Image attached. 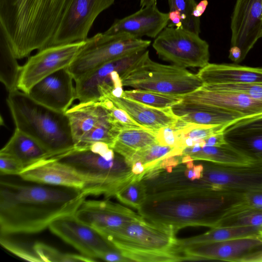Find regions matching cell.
<instances>
[{"label": "cell", "mask_w": 262, "mask_h": 262, "mask_svg": "<svg viewBox=\"0 0 262 262\" xmlns=\"http://www.w3.org/2000/svg\"><path fill=\"white\" fill-rule=\"evenodd\" d=\"M198 76L203 85L262 82V68L231 63H208Z\"/></svg>", "instance_id": "cell-23"}, {"label": "cell", "mask_w": 262, "mask_h": 262, "mask_svg": "<svg viewBox=\"0 0 262 262\" xmlns=\"http://www.w3.org/2000/svg\"><path fill=\"white\" fill-rule=\"evenodd\" d=\"M120 76L123 86L174 96L188 94L203 85L197 74L175 64L152 60L147 50Z\"/></svg>", "instance_id": "cell-6"}, {"label": "cell", "mask_w": 262, "mask_h": 262, "mask_svg": "<svg viewBox=\"0 0 262 262\" xmlns=\"http://www.w3.org/2000/svg\"><path fill=\"white\" fill-rule=\"evenodd\" d=\"M240 197L207 191L172 193L146 197L138 211L146 220L170 226L176 232L188 226L211 228L223 210Z\"/></svg>", "instance_id": "cell-2"}, {"label": "cell", "mask_w": 262, "mask_h": 262, "mask_svg": "<svg viewBox=\"0 0 262 262\" xmlns=\"http://www.w3.org/2000/svg\"><path fill=\"white\" fill-rule=\"evenodd\" d=\"M0 154L15 158L25 168L41 160L51 157L40 143L16 128L7 143L1 149Z\"/></svg>", "instance_id": "cell-26"}, {"label": "cell", "mask_w": 262, "mask_h": 262, "mask_svg": "<svg viewBox=\"0 0 262 262\" xmlns=\"http://www.w3.org/2000/svg\"><path fill=\"white\" fill-rule=\"evenodd\" d=\"M223 133L225 136L261 134L262 114L237 119L227 125Z\"/></svg>", "instance_id": "cell-36"}, {"label": "cell", "mask_w": 262, "mask_h": 262, "mask_svg": "<svg viewBox=\"0 0 262 262\" xmlns=\"http://www.w3.org/2000/svg\"><path fill=\"white\" fill-rule=\"evenodd\" d=\"M229 58L235 63H239L243 60L242 51L236 46H231L229 49Z\"/></svg>", "instance_id": "cell-47"}, {"label": "cell", "mask_w": 262, "mask_h": 262, "mask_svg": "<svg viewBox=\"0 0 262 262\" xmlns=\"http://www.w3.org/2000/svg\"><path fill=\"white\" fill-rule=\"evenodd\" d=\"M208 5L207 0H202L198 4H196L193 12L192 16L196 18H200L206 10Z\"/></svg>", "instance_id": "cell-49"}, {"label": "cell", "mask_w": 262, "mask_h": 262, "mask_svg": "<svg viewBox=\"0 0 262 262\" xmlns=\"http://www.w3.org/2000/svg\"><path fill=\"white\" fill-rule=\"evenodd\" d=\"M168 13L160 11L157 5L141 8L136 12L116 19L103 33L105 35H126L135 38H155L167 26Z\"/></svg>", "instance_id": "cell-19"}, {"label": "cell", "mask_w": 262, "mask_h": 262, "mask_svg": "<svg viewBox=\"0 0 262 262\" xmlns=\"http://www.w3.org/2000/svg\"><path fill=\"white\" fill-rule=\"evenodd\" d=\"M52 158L71 167L84 179L86 196H115L126 185L141 180L132 172L123 157L103 142L76 147Z\"/></svg>", "instance_id": "cell-3"}, {"label": "cell", "mask_w": 262, "mask_h": 262, "mask_svg": "<svg viewBox=\"0 0 262 262\" xmlns=\"http://www.w3.org/2000/svg\"><path fill=\"white\" fill-rule=\"evenodd\" d=\"M171 108L180 120L189 123L226 126L241 118L236 115L223 113L202 104L183 101Z\"/></svg>", "instance_id": "cell-25"}, {"label": "cell", "mask_w": 262, "mask_h": 262, "mask_svg": "<svg viewBox=\"0 0 262 262\" xmlns=\"http://www.w3.org/2000/svg\"><path fill=\"white\" fill-rule=\"evenodd\" d=\"M259 237L262 238V228L259 231Z\"/></svg>", "instance_id": "cell-51"}, {"label": "cell", "mask_w": 262, "mask_h": 262, "mask_svg": "<svg viewBox=\"0 0 262 262\" xmlns=\"http://www.w3.org/2000/svg\"><path fill=\"white\" fill-rule=\"evenodd\" d=\"M182 155H188L193 161H208L227 166H248L262 163L246 156L228 143L219 146H202L198 141L193 146L186 147Z\"/></svg>", "instance_id": "cell-24"}, {"label": "cell", "mask_w": 262, "mask_h": 262, "mask_svg": "<svg viewBox=\"0 0 262 262\" xmlns=\"http://www.w3.org/2000/svg\"><path fill=\"white\" fill-rule=\"evenodd\" d=\"M233 147L255 161L262 163V134L225 136Z\"/></svg>", "instance_id": "cell-33"}, {"label": "cell", "mask_w": 262, "mask_h": 262, "mask_svg": "<svg viewBox=\"0 0 262 262\" xmlns=\"http://www.w3.org/2000/svg\"><path fill=\"white\" fill-rule=\"evenodd\" d=\"M262 0H236L231 16V46L242 51L243 59L260 38Z\"/></svg>", "instance_id": "cell-14"}, {"label": "cell", "mask_w": 262, "mask_h": 262, "mask_svg": "<svg viewBox=\"0 0 262 262\" xmlns=\"http://www.w3.org/2000/svg\"><path fill=\"white\" fill-rule=\"evenodd\" d=\"M101 98L108 99L116 106L124 110L136 122L149 129L174 125L179 119L171 107H154L124 96H115L110 90L103 92L99 100Z\"/></svg>", "instance_id": "cell-22"}, {"label": "cell", "mask_w": 262, "mask_h": 262, "mask_svg": "<svg viewBox=\"0 0 262 262\" xmlns=\"http://www.w3.org/2000/svg\"><path fill=\"white\" fill-rule=\"evenodd\" d=\"M100 259L110 262L130 261L124 256L117 248L110 250L104 252L100 257Z\"/></svg>", "instance_id": "cell-44"}, {"label": "cell", "mask_w": 262, "mask_h": 262, "mask_svg": "<svg viewBox=\"0 0 262 262\" xmlns=\"http://www.w3.org/2000/svg\"><path fill=\"white\" fill-rule=\"evenodd\" d=\"M86 197L76 188L1 180V235L40 232L57 219L75 214Z\"/></svg>", "instance_id": "cell-1"}, {"label": "cell", "mask_w": 262, "mask_h": 262, "mask_svg": "<svg viewBox=\"0 0 262 262\" xmlns=\"http://www.w3.org/2000/svg\"><path fill=\"white\" fill-rule=\"evenodd\" d=\"M156 130L142 128H123L116 136L112 148L128 163L136 152L157 143Z\"/></svg>", "instance_id": "cell-27"}, {"label": "cell", "mask_w": 262, "mask_h": 262, "mask_svg": "<svg viewBox=\"0 0 262 262\" xmlns=\"http://www.w3.org/2000/svg\"><path fill=\"white\" fill-rule=\"evenodd\" d=\"M73 81L68 67L64 68L37 82L27 94L36 102L65 113L76 99Z\"/></svg>", "instance_id": "cell-18"}, {"label": "cell", "mask_w": 262, "mask_h": 262, "mask_svg": "<svg viewBox=\"0 0 262 262\" xmlns=\"http://www.w3.org/2000/svg\"><path fill=\"white\" fill-rule=\"evenodd\" d=\"M260 229L249 226L212 228L201 234L188 238H177L175 248L176 251L180 253L181 249L193 245L222 242L250 236H259V231Z\"/></svg>", "instance_id": "cell-28"}, {"label": "cell", "mask_w": 262, "mask_h": 262, "mask_svg": "<svg viewBox=\"0 0 262 262\" xmlns=\"http://www.w3.org/2000/svg\"><path fill=\"white\" fill-rule=\"evenodd\" d=\"M241 198L248 206L262 210V190L245 193Z\"/></svg>", "instance_id": "cell-43"}, {"label": "cell", "mask_w": 262, "mask_h": 262, "mask_svg": "<svg viewBox=\"0 0 262 262\" xmlns=\"http://www.w3.org/2000/svg\"><path fill=\"white\" fill-rule=\"evenodd\" d=\"M150 43L126 35L98 33L85 40L68 68L75 81L110 61L146 50Z\"/></svg>", "instance_id": "cell-7"}, {"label": "cell", "mask_w": 262, "mask_h": 262, "mask_svg": "<svg viewBox=\"0 0 262 262\" xmlns=\"http://www.w3.org/2000/svg\"><path fill=\"white\" fill-rule=\"evenodd\" d=\"M1 81L9 92L18 90L17 83L21 66L13 54L6 40L0 33Z\"/></svg>", "instance_id": "cell-30"}, {"label": "cell", "mask_w": 262, "mask_h": 262, "mask_svg": "<svg viewBox=\"0 0 262 262\" xmlns=\"http://www.w3.org/2000/svg\"><path fill=\"white\" fill-rule=\"evenodd\" d=\"M206 145L219 146L227 143L223 132L217 133L204 139Z\"/></svg>", "instance_id": "cell-45"}, {"label": "cell", "mask_w": 262, "mask_h": 262, "mask_svg": "<svg viewBox=\"0 0 262 262\" xmlns=\"http://www.w3.org/2000/svg\"><path fill=\"white\" fill-rule=\"evenodd\" d=\"M157 5V0H140V6L141 8Z\"/></svg>", "instance_id": "cell-50"}, {"label": "cell", "mask_w": 262, "mask_h": 262, "mask_svg": "<svg viewBox=\"0 0 262 262\" xmlns=\"http://www.w3.org/2000/svg\"><path fill=\"white\" fill-rule=\"evenodd\" d=\"M6 101L15 128L37 141L51 157L75 148L66 113L47 107L19 90L9 92Z\"/></svg>", "instance_id": "cell-4"}, {"label": "cell", "mask_w": 262, "mask_h": 262, "mask_svg": "<svg viewBox=\"0 0 262 262\" xmlns=\"http://www.w3.org/2000/svg\"><path fill=\"white\" fill-rule=\"evenodd\" d=\"M115 197L123 204L138 210L145 201L146 193L142 181L136 180L118 191Z\"/></svg>", "instance_id": "cell-35"}, {"label": "cell", "mask_w": 262, "mask_h": 262, "mask_svg": "<svg viewBox=\"0 0 262 262\" xmlns=\"http://www.w3.org/2000/svg\"><path fill=\"white\" fill-rule=\"evenodd\" d=\"M76 147L97 142L112 148L121 130L109 111L99 101L78 102L66 112Z\"/></svg>", "instance_id": "cell-8"}, {"label": "cell", "mask_w": 262, "mask_h": 262, "mask_svg": "<svg viewBox=\"0 0 262 262\" xmlns=\"http://www.w3.org/2000/svg\"><path fill=\"white\" fill-rule=\"evenodd\" d=\"M34 251L42 261H95L92 258L82 254L62 252L42 242H36L32 247Z\"/></svg>", "instance_id": "cell-34"}, {"label": "cell", "mask_w": 262, "mask_h": 262, "mask_svg": "<svg viewBox=\"0 0 262 262\" xmlns=\"http://www.w3.org/2000/svg\"><path fill=\"white\" fill-rule=\"evenodd\" d=\"M24 166L17 160L10 156L0 154V174L17 175L24 169Z\"/></svg>", "instance_id": "cell-42"}, {"label": "cell", "mask_w": 262, "mask_h": 262, "mask_svg": "<svg viewBox=\"0 0 262 262\" xmlns=\"http://www.w3.org/2000/svg\"><path fill=\"white\" fill-rule=\"evenodd\" d=\"M157 142L172 147L185 148L184 138L182 131L176 125L168 126L156 130Z\"/></svg>", "instance_id": "cell-39"}, {"label": "cell", "mask_w": 262, "mask_h": 262, "mask_svg": "<svg viewBox=\"0 0 262 262\" xmlns=\"http://www.w3.org/2000/svg\"><path fill=\"white\" fill-rule=\"evenodd\" d=\"M242 226L261 228L262 210L248 206L240 198L224 210L214 228Z\"/></svg>", "instance_id": "cell-29"}, {"label": "cell", "mask_w": 262, "mask_h": 262, "mask_svg": "<svg viewBox=\"0 0 262 262\" xmlns=\"http://www.w3.org/2000/svg\"><path fill=\"white\" fill-rule=\"evenodd\" d=\"M202 161V180L209 192L241 196L248 192L262 190V163L227 166Z\"/></svg>", "instance_id": "cell-10"}, {"label": "cell", "mask_w": 262, "mask_h": 262, "mask_svg": "<svg viewBox=\"0 0 262 262\" xmlns=\"http://www.w3.org/2000/svg\"><path fill=\"white\" fill-rule=\"evenodd\" d=\"M48 228L81 254L95 260L106 251L116 248L97 230L79 220L75 214L57 219Z\"/></svg>", "instance_id": "cell-13"}, {"label": "cell", "mask_w": 262, "mask_h": 262, "mask_svg": "<svg viewBox=\"0 0 262 262\" xmlns=\"http://www.w3.org/2000/svg\"><path fill=\"white\" fill-rule=\"evenodd\" d=\"M0 237L2 246L18 257L30 261H42L33 249L30 250L20 243L9 238L7 235H1Z\"/></svg>", "instance_id": "cell-41"}, {"label": "cell", "mask_w": 262, "mask_h": 262, "mask_svg": "<svg viewBox=\"0 0 262 262\" xmlns=\"http://www.w3.org/2000/svg\"><path fill=\"white\" fill-rule=\"evenodd\" d=\"M181 97L183 101L202 104L241 118L262 114V101L242 93L209 89L202 86Z\"/></svg>", "instance_id": "cell-15"}, {"label": "cell", "mask_w": 262, "mask_h": 262, "mask_svg": "<svg viewBox=\"0 0 262 262\" xmlns=\"http://www.w3.org/2000/svg\"><path fill=\"white\" fill-rule=\"evenodd\" d=\"M85 40L49 46L29 56L21 66L17 83L18 90L27 94L44 78L69 67L85 44Z\"/></svg>", "instance_id": "cell-11"}, {"label": "cell", "mask_w": 262, "mask_h": 262, "mask_svg": "<svg viewBox=\"0 0 262 262\" xmlns=\"http://www.w3.org/2000/svg\"><path fill=\"white\" fill-rule=\"evenodd\" d=\"M262 248L259 236H250L225 241L195 244L180 251L184 260H220L239 262L244 256Z\"/></svg>", "instance_id": "cell-16"}, {"label": "cell", "mask_w": 262, "mask_h": 262, "mask_svg": "<svg viewBox=\"0 0 262 262\" xmlns=\"http://www.w3.org/2000/svg\"><path fill=\"white\" fill-rule=\"evenodd\" d=\"M75 215L100 233L117 229L143 217L123 205L106 200H85Z\"/></svg>", "instance_id": "cell-17"}, {"label": "cell", "mask_w": 262, "mask_h": 262, "mask_svg": "<svg viewBox=\"0 0 262 262\" xmlns=\"http://www.w3.org/2000/svg\"><path fill=\"white\" fill-rule=\"evenodd\" d=\"M144 51L110 61L75 81L76 99L79 102L98 101L101 89L108 86L114 89L112 73L116 71L121 75Z\"/></svg>", "instance_id": "cell-21"}, {"label": "cell", "mask_w": 262, "mask_h": 262, "mask_svg": "<svg viewBox=\"0 0 262 262\" xmlns=\"http://www.w3.org/2000/svg\"><path fill=\"white\" fill-rule=\"evenodd\" d=\"M176 233L170 226L143 217L100 233L130 261L171 262L182 260L175 249Z\"/></svg>", "instance_id": "cell-5"}, {"label": "cell", "mask_w": 262, "mask_h": 262, "mask_svg": "<svg viewBox=\"0 0 262 262\" xmlns=\"http://www.w3.org/2000/svg\"><path fill=\"white\" fill-rule=\"evenodd\" d=\"M183 149L154 143L148 147L136 152L127 164L131 167L137 161L144 166L146 172L155 168L164 158L172 156L182 155Z\"/></svg>", "instance_id": "cell-31"}, {"label": "cell", "mask_w": 262, "mask_h": 262, "mask_svg": "<svg viewBox=\"0 0 262 262\" xmlns=\"http://www.w3.org/2000/svg\"><path fill=\"white\" fill-rule=\"evenodd\" d=\"M122 96L159 108L171 107L182 101L181 96L136 89L124 91Z\"/></svg>", "instance_id": "cell-32"}, {"label": "cell", "mask_w": 262, "mask_h": 262, "mask_svg": "<svg viewBox=\"0 0 262 262\" xmlns=\"http://www.w3.org/2000/svg\"><path fill=\"white\" fill-rule=\"evenodd\" d=\"M169 11L178 10L181 14L183 28L200 34V18L192 16V12L196 5L195 0H168Z\"/></svg>", "instance_id": "cell-37"}, {"label": "cell", "mask_w": 262, "mask_h": 262, "mask_svg": "<svg viewBox=\"0 0 262 262\" xmlns=\"http://www.w3.org/2000/svg\"><path fill=\"white\" fill-rule=\"evenodd\" d=\"M259 37L260 38H262V28L260 33Z\"/></svg>", "instance_id": "cell-52"}, {"label": "cell", "mask_w": 262, "mask_h": 262, "mask_svg": "<svg viewBox=\"0 0 262 262\" xmlns=\"http://www.w3.org/2000/svg\"><path fill=\"white\" fill-rule=\"evenodd\" d=\"M239 262H262V250L248 254L243 257Z\"/></svg>", "instance_id": "cell-48"}, {"label": "cell", "mask_w": 262, "mask_h": 262, "mask_svg": "<svg viewBox=\"0 0 262 262\" xmlns=\"http://www.w3.org/2000/svg\"><path fill=\"white\" fill-rule=\"evenodd\" d=\"M205 88L242 93L262 101V82L248 84L203 85Z\"/></svg>", "instance_id": "cell-38"}, {"label": "cell", "mask_w": 262, "mask_h": 262, "mask_svg": "<svg viewBox=\"0 0 262 262\" xmlns=\"http://www.w3.org/2000/svg\"><path fill=\"white\" fill-rule=\"evenodd\" d=\"M168 27L183 28L181 14L178 10H171L168 12Z\"/></svg>", "instance_id": "cell-46"}, {"label": "cell", "mask_w": 262, "mask_h": 262, "mask_svg": "<svg viewBox=\"0 0 262 262\" xmlns=\"http://www.w3.org/2000/svg\"><path fill=\"white\" fill-rule=\"evenodd\" d=\"M115 2L69 0L50 46L86 40L97 17Z\"/></svg>", "instance_id": "cell-12"}, {"label": "cell", "mask_w": 262, "mask_h": 262, "mask_svg": "<svg viewBox=\"0 0 262 262\" xmlns=\"http://www.w3.org/2000/svg\"><path fill=\"white\" fill-rule=\"evenodd\" d=\"M159 57L184 68L209 63V46L199 34L183 28L167 26L152 45Z\"/></svg>", "instance_id": "cell-9"}, {"label": "cell", "mask_w": 262, "mask_h": 262, "mask_svg": "<svg viewBox=\"0 0 262 262\" xmlns=\"http://www.w3.org/2000/svg\"><path fill=\"white\" fill-rule=\"evenodd\" d=\"M18 176L33 183L70 187L82 191L85 185L84 179L71 167L52 157L26 167Z\"/></svg>", "instance_id": "cell-20"}, {"label": "cell", "mask_w": 262, "mask_h": 262, "mask_svg": "<svg viewBox=\"0 0 262 262\" xmlns=\"http://www.w3.org/2000/svg\"><path fill=\"white\" fill-rule=\"evenodd\" d=\"M98 101L109 111L114 121L121 129L128 128H146L133 119L124 110L116 106L108 99L101 98Z\"/></svg>", "instance_id": "cell-40"}]
</instances>
